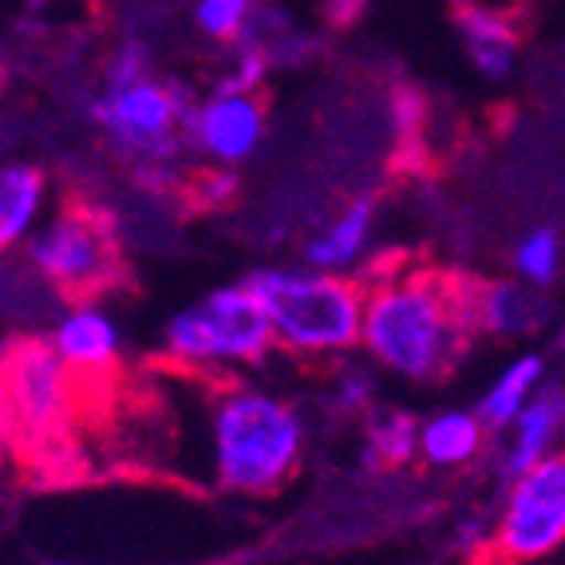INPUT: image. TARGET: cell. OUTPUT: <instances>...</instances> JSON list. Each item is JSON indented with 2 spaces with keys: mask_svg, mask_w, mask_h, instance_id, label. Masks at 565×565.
<instances>
[{
  "mask_svg": "<svg viewBox=\"0 0 565 565\" xmlns=\"http://www.w3.org/2000/svg\"><path fill=\"white\" fill-rule=\"evenodd\" d=\"M52 344L67 360V367L76 376H104L111 372L115 360L122 352L119 324L111 321V312L99 309L95 301H76L72 309L52 324Z\"/></svg>",
  "mask_w": 565,
  "mask_h": 565,
  "instance_id": "11",
  "label": "cell"
},
{
  "mask_svg": "<svg viewBox=\"0 0 565 565\" xmlns=\"http://www.w3.org/2000/svg\"><path fill=\"white\" fill-rule=\"evenodd\" d=\"M274 349V324L249 281L217 285L199 305L174 312L162 332V352L182 372H237Z\"/></svg>",
  "mask_w": 565,
  "mask_h": 565,
  "instance_id": "4",
  "label": "cell"
},
{
  "mask_svg": "<svg viewBox=\"0 0 565 565\" xmlns=\"http://www.w3.org/2000/svg\"><path fill=\"white\" fill-rule=\"evenodd\" d=\"M546 380H550L546 356H542V352H519L499 376L490 380V387L479 396L475 412L487 419L490 431L502 435L530 404H534V396L546 387Z\"/></svg>",
  "mask_w": 565,
  "mask_h": 565,
  "instance_id": "16",
  "label": "cell"
},
{
  "mask_svg": "<svg viewBox=\"0 0 565 565\" xmlns=\"http://www.w3.org/2000/svg\"><path fill=\"white\" fill-rule=\"evenodd\" d=\"M269 312L277 349L292 356H340L360 349L364 297L352 277L321 274L312 265H269L245 277Z\"/></svg>",
  "mask_w": 565,
  "mask_h": 565,
  "instance_id": "3",
  "label": "cell"
},
{
  "mask_svg": "<svg viewBox=\"0 0 565 565\" xmlns=\"http://www.w3.org/2000/svg\"><path fill=\"white\" fill-rule=\"evenodd\" d=\"M4 399L9 427H20L24 444H52L76 407V372L52 340L20 337L4 352Z\"/></svg>",
  "mask_w": 565,
  "mask_h": 565,
  "instance_id": "8",
  "label": "cell"
},
{
  "mask_svg": "<svg viewBox=\"0 0 565 565\" xmlns=\"http://www.w3.org/2000/svg\"><path fill=\"white\" fill-rule=\"evenodd\" d=\"M47 182L29 162H9L0 170V245H24L36 234L40 217H44Z\"/></svg>",
  "mask_w": 565,
  "mask_h": 565,
  "instance_id": "17",
  "label": "cell"
},
{
  "mask_svg": "<svg viewBox=\"0 0 565 565\" xmlns=\"http://www.w3.org/2000/svg\"><path fill=\"white\" fill-rule=\"evenodd\" d=\"M301 412L257 384H222L210 396V479L230 494H277L305 455Z\"/></svg>",
  "mask_w": 565,
  "mask_h": 565,
  "instance_id": "2",
  "label": "cell"
},
{
  "mask_svg": "<svg viewBox=\"0 0 565 565\" xmlns=\"http://www.w3.org/2000/svg\"><path fill=\"white\" fill-rule=\"evenodd\" d=\"M490 554L502 565H565V447L507 482Z\"/></svg>",
  "mask_w": 565,
  "mask_h": 565,
  "instance_id": "6",
  "label": "cell"
},
{
  "mask_svg": "<svg viewBox=\"0 0 565 565\" xmlns=\"http://www.w3.org/2000/svg\"><path fill=\"white\" fill-rule=\"evenodd\" d=\"M376 230V199H356L340 210L332 222H324L317 234L305 242V265L321 269V274L349 277L367 257V242Z\"/></svg>",
  "mask_w": 565,
  "mask_h": 565,
  "instance_id": "12",
  "label": "cell"
},
{
  "mask_svg": "<svg viewBox=\"0 0 565 565\" xmlns=\"http://www.w3.org/2000/svg\"><path fill=\"white\" fill-rule=\"evenodd\" d=\"M262 0H199L194 4V24L202 36L222 40V44H237L245 29L254 24Z\"/></svg>",
  "mask_w": 565,
  "mask_h": 565,
  "instance_id": "20",
  "label": "cell"
},
{
  "mask_svg": "<svg viewBox=\"0 0 565 565\" xmlns=\"http://www.w3.org/2000/svg\"><path fill=\"white\" fill-rule=\"evenodd\" d=\"M459 36L471 67L494 84L507 79L519 64V29L507 12L490 9V4H467L459 12Z\"/></svg>",
  "mask_w": 565,
  "mask_h": 565,
  "instance_id": "14",
  "label": "cell"
},
{
  "mask_svg": "<svg viewBox=\"0 0 565 565\" xmlns=\"http://www.w3.org/2000/svg\"><path fill=\"white\" fill-rule=\"evenodd\" d=\"M190 99L179 84L159 76L135 79V84H104L92 99V122L111 139L147 179H167L174 170V151L186 142Z\"/></svg>",
  "mask_w": 565,
  "mask_h": 565,
  "instance_id": "5",
  "label": "cell"
},
{
  "mask_svg": "<svg viewBox=\"0 0 565 565\" xmlns=\"http://www.w3.org/2000/svg\"><path fill=\"white\" fill-rule=\"evenodd\" d=\"M154 76L151 72V47L142 44V40H122L119 52L111 56L104 72V84H135V79H147Z\"/></svg>",
  "mask_w": 565,
  "mask_h": 565,
  "instance_id": "21",
  "label": "cell"
},
{
  "mask_svg": "<svg viewBox=\"0 0 565 565\" xmlns=\"http://www.w3.org/2000/svg\"><path fill=\"white\" fill-rule=\"evenodd\" d=\"M24 262L64 297L92 301L119 274V245L104 217L67 206L40 222L24 242Z\"/></svg>",
  "mask_w": 565,
  "mask_h": 565,
  "instance_id": "7",
  "label": "cell"
},
{
  "mask_svg": "<svg viewBox=\"0 0 565 565\" xmlns=\"http://www.w3.org/2000/svg\"><path fill=\"white\" fill-rule=\"evenodd\" d=\"M490 435L494 431L475 407H444L419 427V459L435 471H459L487 451Z\"/></svg>",
  "mask_w": 565,
  "mask_h": 565,
  "instance_id": "13",
  "label": "cell"
},
{
  "mask_svg": "<svg viewBox=\"0 0 565 565\" xmlns=\"http://www.w3.org/2000/svg\"><path fill=\"white\" fill-rule=\"evenodd\" d=\"M376 399V372L367 367H344L337 372V407L344 412H364Z\"/></svg>",
  "mask_w": 565,
  "mask_h": 565,
  "instance_id": "22",
  "label": "cell"
},
{
  "mask_svg": "<svg viewBox=\"0 0 565 565\" xmlns=\"http://www.w3.org/2000/svg\"><path fill=\"white\" fill-rule=\"evenodd\" d=\"M542 289L526 281H482L471 289V305H475V324L487 337H502V340H519L542 324Z\"/></svg>",
  "mask_w": 565,
  "mask_h": 565,
  "instance_id": "15",
  "label": "cell"
},
{
  "mask_svg": "<svg viewBox=\"0 0 565 565\" xmlns=\"http://www.w3.org/2000/svg\"><path fill=\"white\" fill-rule=\"evenodd\" d=\"M265 139V107L257 95L214 92L186 115V147L214 162L217 170H234L257 154Z\"/></svg>",
  "mask_w": 565,
  "mask_h": 565,
  "instance_id": "9",
  "label": "cell"
},
{
  "mask_svg": "<svg viewBox=\"0 0 565 565\" xmlns=\"http://www.w3.org/2000/svg\"><path fill=\"white\" fill-rule=\"evenodd\" d=\"M419 427L424 419L407 415L404 407H380L367 415V459L376 467H407L412 459H419Z\"/></svg>",
  "mask_w": 565,
  "mask_h": 565,
  "instance_id": "18",
  "label": "cell"
},
{
  "mask_svg": "<svg viewBox=\"0 0 565 565\" xmlns=\"http://www.w3.org/2000/svg\"><path fill=\"white\" fill-rule=\"evenodd\" d=\"M565 435V384L562 380H546V387L534 396V404L502 431L499 447V479L510 482L522 471L537 467L542 459H550L554 451H562Z\"/></svg>",
  "mask_w": 565,
  "mask_h": 565,
  "instance_id": "10",
  "label": "cell"
},
{
  "mask_svg": "<svg viewBox=\"0 0 565 565\" xmlns=\"http://www.w3.org/2000/svg\"><path fill=\"white\" fill-rule=\"evenodd\" d=\"M562 237H557V230L550 226H537V230H526V234L519 237V245H514V274H519V281L534 285V289H550V285L557 281V274H562Z\"/></svg>",
  "mask_w": 565,
  "mask_h": 565,
  "instance_id": "19",
  "label": "cell"
},
{
  "mask_svg": "<svg viewBox=\"0 0 565 565\" xmlns=\"http://www.w3.org/2000/svg\"><path fill=\"white\" fill-rule=\"evenodd\" d=\"M471 289L431 269L380 277L364 297L360 349L376 367L412 384L444 380L479 332Z\"/></svg>",
  "mask_w": 565,
  "mask_h": 565,
  "instance_id": "1",
  "label": "cell"
}]
</instances>
